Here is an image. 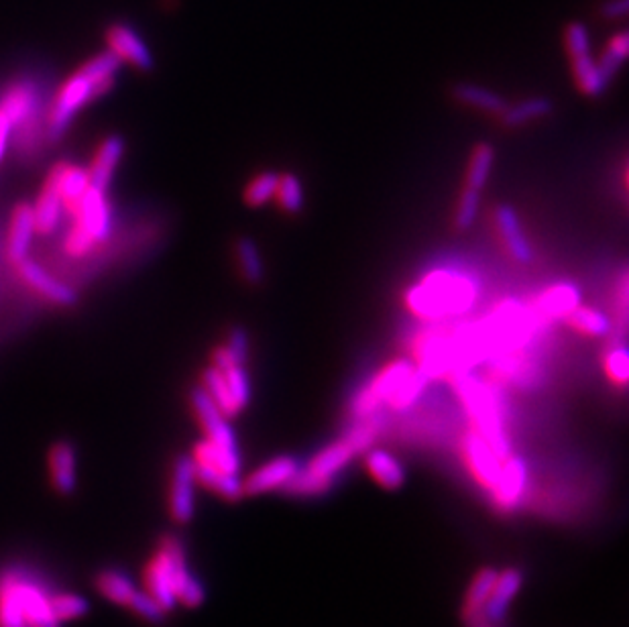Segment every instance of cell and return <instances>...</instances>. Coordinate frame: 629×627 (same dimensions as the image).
Wrapping results in <instances>:
<instances>
[{
    "mask_svg": "<svg viewBox=\"0 0 629 627\" xmlns=\"http://www.w3.org/2000/svg\"><path fill=\"white\" fill-rule=\"evenodd\" d=\"M121 68V60L112 51H104L90 62H86L74 76H70L64 86L57 92L49 114L45 135L49 141L62 139L64 133L74 123L76 114L94 98L104 96L112 86L117 72Z\"/></svg>",
    "mask_w": 629,
    "mask_h": 627,
    "instance_id": "obj_1",
    "label": "cell"
},
{
    "mask_svg": "<svg viewBox=\"0 0 629 627\" xmlns=\"http://www.w3.org/2000/svg\"><path fill=\"white\" fill-rule=\"evenodd\" d=\"M477 283L450 269L430 271L406 292V306L424 320H444L467 312L477 300Z\"/></svg>",
    "mask_w": 629,
    "mask_h": 627,
    "instance_id": "obj_2",
    "label": "cell"
},
{
    "mask_svg": "<svg viewBox=\"0 0 629 627\" xmlns=\"http://www.w3.org/2000/svg\"><path fill=\"white\" fill-rule=\"evenodd\" d=\"M452 387L473 422V430L485 438V442L497 452L499 459H507L511 454V444L503 426L501 402L493 387L475 377L469 369H459L452 373Z\"/></svg>",
    "mask_w": 629,
    "mask_h": 627,
    "instance_id": "obj_3",
    "label": "cell"
},
{
    "mask_svg": "<svg viewBox=\"0 0 629 627\" xmlns=\"http://www.w3.org/2000/svg\"><path fill=\"white\" fill-rule=\"evenodd\" d=\"M357 456L355 448L347 438H340L326 448H322L314 459L310 461L308 467H300L296 477L288 483L283 491H288L292 495H304V497H314V495H324L332 489L336 475L345 469Z\"/></svg>",
    "mask_w": 629,
    "mask_h": 627,
    "instance_id": "obj_4",
    "label": "cell"
},
{
    "mask_svg": "<svg viewBox=\"0 0 629 627\" xmlns=\"http://www.w3.org/2000/svg\"><path fill=\"white\" fill-rule=\"evenodd\" d=\"M564 43L579 90L587 96H601L607 90L609 80L591 55L589 29L583 23H570L564 33Z\"/></svg>",
    "mask_w": 629,
    "mask_h": 627,
    "instance_id": "obj_5",
    "label": "cell"
},
{
    "mask_svg": "<svg viewBox=\"0 0 629 627\" xmlns=\"http://www.w3.org/2000/svg\"><path fill=\"white\" fill-rule=\"evenodd\" d=\"M416 371V363L412 361H393L387 367H383L371 383H367L355 397L353 402V416L359 418H369L375 416L383 404L389 402V397L397 391V387L402 385L412 373Z\"/></svg>",
    "mask_w": 629,
    "mask_h": 627,
    "instance_id": "obj_6",
    "label": "cell"
},
{
    "mask_svg": "<svg viewBox=\"0 0 629 627\" xmlns=\"http://www.w3.org/2000/svg\"><path fill=\"white\" fill-rule=\"evenodd\" d=\"M7 577L29 627H62V621L55 617L51 607L53 595L43 583H39L33 575L23 573V570H9Z\"/></svg>",
    "mask_w": 629,
    "mask_h": 627,
    "instance_id": "obj_7",
    "label": "cell"
},
{
    "mask_svg": "<svg viewBox=\"0 0 629 627\" xmlns=\"http://www.w3.org/2000/svg\"><path fill=\"white\" fill-rule=\"evenodd\" d=\"M192 402V410L206 434V440H210L212 444H216L218 448L226 450V452H235L241 454L239 448V440L235 430L228 424V418L218 410V406L212 402L210 395L202 389L196 387L190 395Z\"/></svg>",
    "mask_w": 629,
    "mask_h": 627,
    "instance_id": "obj_8",
    "label": "cell"
},
{
    "mask_svg": "<svg viewBox=\"0 0 629 627\" xmlns=\"http://www.w3.org/2000/svg\"><path fill=\"white\" fill-rule=\"evenodd\" d=\"M72 216L76 218L74 228H78L94 245H100L108 239L112 231V210L104 190H96L90 186Z\"/></svg>",
    "mask_w": 629,
    "mask_h": 627,
    "instance_id": "obj_9",
    "label": "cell"
},
{
    "mask_svg": "<svg viewBox=\"0 0 629 627\" xmlns=\"http://www.w3.org/2000/svg\"><path fill=\"white\" fill-rule=\"evenodd\" d=\"M528 479H530V471H528L526 461L522 459V456L509 454L501 463V473L495 487L489 491L493 497V503L503 511L516 509L528 491Z\"/></svg>",
    "mask_w": 629,
    "mask_h": 627,
    "instance_id": "obj_10",
    "label": "cell"
},
{
    "mask_svg": "<svg viewBox=\"0 0 629 627\" xmlns=\"http://www.w3.org/2000/svg\"><path fill=\"white\" fill-rule=\"evenodd\" d=\"M145 585H147V593L165 611L176 607L178 597H176V581H174V558H171L167 540L161 542L159 550L155 552V556L145 568Z\"/></svg>",
    "mask_w": 629,
    "mask_h": 627,
    "instance_id": "obj_11",
    "label": "cell"
},
{
    "mask_svg": "<svg viewBox=\"0 0 629 627\" xmlns=\"http://www.w3.org/2000/svg\"><path fill=\"white\" fill-rule=\"evenodd\" d=\"M196 471L190 456H180L174 465L169 491V511L178 524H188L196 511Z\"/></svg>",
    "mask_w": 629,
    "mask_h": 627,
    "instance_id": "obj_12",
    "label": "cell"
},
{
    "mask_svg": "<svg viewBox=\"0 0 629 627\" xmlns=\"http://www.w3.org/2000/svg\"><path fill=\"white\" fill-rule=\"evenodd\" d=\"M463 456H465V465L469 469V473L473 475V479L487 491H491L499 479L501 473V459L497 456V452L485 442V438H481L475 430L467 432L463 438Z\"/></svg>",
    "mask_w": 629,
    "mask_h": 627,
    "instance_id": "obj_13",
    "label": "cell"
},
{
    "mask_svg": "<svg viewBox=\"0 0 629 627\" xmlns=\"http://www.w3.org/2000/svg\"><path fill=\"white\" fill-rule=\"evenodd\" d=\"M17 271L29 288L37 292L39 296H43L47 302L57 304V306H74L78 302V296L70 285L53 277L45 267H41L33 259L25 257L23 261H19Z\"/></svg>",
    "mask_w": 629,
    "mask_h": 627,
    "instance_id": "obj_14",
    "label": "cell"
},
{
    "mask_svg": "<svg viewBox=\"0 0 629 627\" xmlns=\"http://www.w3.org/2000/svg\"><path fill=\"white\" fill-rule=\"evenodd\" d=\"M106 43L121 62H129L137 70L149 72L153 68V53L145 39L129 25L117 23L106 31Z\"/></svg>",
    "mask_w": 629,
    "mask_h": 627,
    "instance_id": "obj_15",
    "label": "cell"
},
{
    "mask_svg": "<svg viewBox=\"0 0 629 627\" xmlns=\"http://www.w3.org/2000/svg\"><path fill=\"white\" fill-rule=\"evenodd\" d=\"M298 471L300 463L294 456H277V459L261 465L243 481L245 495H263L269 491L285 489Z\"/></svg>",
    "mask_w": 629,
    "mask_h": 627,
    "instance_id": "obj_16",
    "label": "cell"
},
{
    "mask_svg": "<svg viewBox=\"0 0 629 627\" xmlns=\"http://www.w3.org/2000/svg\"><path fill=\"white\" fill-rule=\"evenodd\" d=\"M39 108V92L31 82H19L0 96V114L11 123L13 129L33 123Z\"/></svg>",
    "mask_w": 629,
    "mask_h": 627,
    "instance_id": "obj_17",
    "label": "cell"
},
{
    "mask_svg": "<svg viewBox=\"0 0 629 627\" xmlns=\"http://www.w3.org/2000/svg\"><path fill=\"white\" fill-rule=\"evenodd\" d=\"M495 224H497L499 237H501L503 247L509 253V257L513 261L524 263V265L532 263L534 261V249L524 235V226H522L518 212L507 204L499 206L495 210Z\"/></svg>",
    "mask_w": 629,
    "mask_h": 627,
    "instance_id": "obj_18",
    "label": "cell"
},
{
    "mask_svg": "<svg viewBox=\"0 0 629 627\" xmlns=\"http://www.w3.org/2000/svg\"><path fill=\"white\" fill-rule=\"evenodd\" d=\"M522 585H524V575H522V570H518V568H505L503 573H497L495 585H493L491 595L487 599V605L483 609L485 623L503 621L505 613L511 607V601L518 597Z\"/></svg>",
    "mask_w": 629,
    "mask_h": 627,
    "instance_id": "obj_19",
    "label": "cell"
},
{
    "mask_svg": "<svg viewBox=\"0 0 629 627\" xmlns=\"http://www.w3.org/2000/svg\"><path fill=\"white\" fill-rule=\"evenodd\" d=\"M171 550V558H174V581H176V597L180 603H184L186 607H198L202 605V601L206 599L204 587L202 583L190 573L188 562H186V550L184 544L174 538L167 536L165 538Z\"/></svg>",
    "mask_w": 629,
    "mask_h": 627,
    "instance_id": "obj_20",
    "label": "cell"
},
{
    "mask_svg": "<svg viewBox=\"0 0 629 627\" xmlns=\"http://www.w3.org/2000/svg\"><path fill=\"white\" fill-rule=\"evenodd\" d=\"M49 473L55 491L60 495H72L78 485V461L76 448L70 442H57L49 450Z\"/></svg>",
    "mask_w": 629,
    "mask_h": 627,
    "instance_id": "obj_21",
    "label": "cell"
},
{
    "mask_svg": "<svg viewBox=\"0 0 629 627\" xmlns=\"http://www.w3.org/2000/svg\"><path fill=\"white\" fill-rule=\"evenodd\" d=\"M123 155H125V141L121 137L112 135V137L104 139L102 145L98 147L94 159H92V165L88 167L90 186L106 192Z\"/></svg>",
    "mask_w": 629,
    "mask_h": 627,
    "instance_id": "obj_22",
    "label": "cell"
},
{
    "mask_svg": "<svg viewBox=\"0 0 629 627\" xmlns=\"http://www.w3.org/2000/svg\"><path fill=\"white\" fill-rule=\"evenodd\" d=\"M31 206H33V216H35V231L39 235H51L55 228L60 226L62 214H64V202H62L60 190H57V180L53 171H49L37 202Z\"/></svg>",
    "mask_w": 629,
    "mask_h": 627,
    "instance_id": "obj_23",
    "label": "cell"
},
{
    "mask_svg": "<svg viewBox=\"0 0 629 627\" xmlns=\"http://www.w3.org/2000/svg\"><path fill=\"white\" fill-rule=\"evenodd\" d=\"M37 235L35 231V216H33V206L23 202L13 210L11 216V226H9V245H7V255L11 263H19L29 255L33 237Z\"/></svg>",
    "mask_w": 629,
    "mask_h": 627,
    "instance_id": "obj_24",
    "label": "cell"
},
{
    "mask_svg": "<svg viewBox=\"0 0 629 627\" xmlns=\"http://www.w3.org/2000/svg\"><path fill=\"white\" fill-rule=\"evenodd\" d=\"M579 304H581V292H579L577 285L556 283L538 298L532 312L542 320H556V318H564L570 310H575Z\"/></svg>",
    "mask_w": 629,
    "mask_h": 627,
    "instance_id": "obj_25",
    "label": "cell"
},
{
    "mask_svg": "<svg viewBox=\"0 0 629 627\" xmlns=\"http://www.w3.org/2000/svg\"><path fill=\"white\" fill-rule=\"evenodd\" d=\"M365 469L383 489H399L406 483V469L395 456L383 448L365 450Z\"/></svg>",
    "mask_w": 629,
    "mask_h": 627,
    "instance_id": "obj_26",
    "label": "cell"
},
{
    "mask_svg": "<svg viewBox=\"0 0 629 627\" xmlns=\"http://www.w3.org/2000/svg\"><path fill=\"white\" fill-rule=\"evenodd\" d=\"M499 570L487 566L483 570H479L477 577L473 579L467 597H465V605H463V619L469 627H481L485 625V617H483V609L487 605V599L491 595V589L495 585Z\"/></svg>",
    "mask_w": 629,
    "mask_h": 627,
    "instance_id": "obj_27",
    "label": "cell"
},
{
    "mask_svg": "<svg viewBox=\"0 0 629 627\" xmlns=\"http://www.w3.org/2000/svg\"><path fill=\"white\" fill-rule=\"evenodd\" d=\"M51 171L55 174L57 190H60L64 210H68L72 214L76 210L78 202L82 200V196L86 194V190L90 188L88 169H84L80 165H72V163H57Z\"/></svg>",
    "mask_w": 629,
    "mask_h": 627,
    "instance_id": "obj_28",
    "label": "cell"
},
{
    "mask_svg": "<svg viewBox=\"0 0 629 627\" xmlns=\"http://www.w3.org/2000/svg\"><path fill=\"white\" fill-rule=\"evenodd\" d=\"M194 471H196V481L200 485L208 487L210 491L218 493L220 497L228 501H239L245 495L243 481L239 475H231L220 469H214L208 465H196V463H194Z\"/></svg>",
    "mask_w": 629,
    "mask_h": 627,
    "instance_id": "obj_29",
    "label": "cell"
},
{
    "mask_svg": "<svg viewBox=\"0 0 629 627\" xmlns=\"http://www.w3.org/2000/svg\"><path fill=\"white\" fill-rule=\"evenodd\" d=\"M550 112H552V102L548 98H526L513 106L507 104V108L499 114V119L507 129H518L532 121L548 117Z\"/></svg>",
    "mask_w": 629,
    "mask_h": 627,
    "instance_id": "obj_30",
    "label": "cell"
},
{
    "mask_svg": "<svg viewBox=\"0 0 629 627\" xmlns=\"http://www.w3.org/2000/svg\"><path fill=\"white\" fill-rule=\"evenodd\" d=\"M566 322L568 326L585 334V336H593V338H603V336H609L613 332V322L611 318L597 310V308H591V306H577L575 310H570L566 316Z\"/></svg>",
    "mask_w": 629,
    "mask_h": 627,
    "instance_id": "obj_31",
    "label": "cell"
},
{
    "mask_svg": "<svg viewBox=\"0 0 629 627\" xmlns=\"http://www.w3.org/2000/svg\"><path fill=\"white\" fill-rule=\"evenodd\" d=\"M452 96L471 106V108H477V110H483V112H489V114H499L507 108V102L503 96L495 94L493 90L489 88H483V86H475V84H459L452 88Z\"/></svg>",
    "mask_w": 629,
    "mask_h": 627,
    "instance_id": "obj_32",
    "label": "cell"
},
{
    "mask_svg": "<svg viewBox=\"0 0 629 627\" xmlns=\"http://www.w3.org/2000/svg\"><path fill=\"white\" fill-rule=\"evenodd\" d=\"M192 461L196 465H208V467L220 469V471L231 473V475H239L241 473V454L226 452V450L218 448L216 444H212L206 438L196 444Z\"/></svg>",
    "mask_w": 629,
    "mask_h": 627,
    "instance_id": "obj_33",
    "label": "cell"
},
{
    "mask_svg": "<svg viewBox=\"0 0 629 627\" xmlns=\"http://www.w3.org/2000/svg\"><path fill=\"white\" fill-rule=\"evenodd\" d=\"M202 389L210 395L212 402L218 406V410L226 416V418H233L237 416L241 410L237 408L235 399L231 395V389H228L226 381H224V375L220 369L216 367H208L204 373H202Z\"/></svg>",
    "mask_w": 629,
    "mask_h": 627,
    "instance_id": "obj_34",
    "label": "cell"
},
{
    "mask_svg": "<svg viewBox=\"0 0 629 627\" xmlns=\"http://www.w3.org/2000/svg\"><path fill=\"white\" fill-rule=\"evenodd\" d=\"M493 161H495V149L491 143H479L469 159V167H467V176H465V188L477 190L481 192L491 176L493 169Z\"/></svg>",
    "mask_w": 629,
    "mask_h": 627,
    "instance_id": "obj_35",
    "label": "cell"
},
{
    "mask_svg": "<svg viewBox=\"0 0 629 627\" xmlns=\"http://www.w3.org/2000/svg\"><path fill=\"white\" fill-rule=\"evenodd\" d=\"M96 589L106 599L119 605H127L137 591L135 583L125 573H119V570H102L96 577Z\"/></svg>",
    "mask_w": 629,
    "mask_h": 627,
    "instance_id": "obj_36",
    "label": "cell"
},
{
    "mask_svg": "<svg viewBox=\"0 0 629 627\" xmlns=\"http://www.w3.org/2000/svg\"><path fill=\"white\" fill-rule=\"evenodd\" d=\"M237 261H239V269L241 275L251 283V285H259L265 279V263L261 257V251L257 247V243L249 237L239 239L237 243Z\"/></svg>",
    "mask_w": 629,
    "mask_h": 627,
    "instance_id": "obj_37",
    "label": "cell"
},
{
    "mask_svg": "<svg viewBox=\"0 0 629 627\" xmlns=\"http://www.w3.org/2000/svg\"><path fill=\"white\" fill-rule=\"evenodd\" d=\"M275 200L279 204V208L288 214H298L304 208V188L298 176L294 174H285L279 176L277 182V190H275Z\"/></svg>",
    "mask_w": 629,
    "mask_h": 627,
    "instance_id": "obj_38",
    "label": "cell"
},
{
    "mask_svg": "<svg viewBox=\"0 0 629 627\" xmlns=\"http://www.w3.org/2000/svg\"><path fill=\"white\" fill-rule=\"evenodd\" d=\"M428 381L430 379L426 377V373L420 371L418 365H416V371L402 385L397 387V391L389 397L387 404L393 410H408V408H412L418 402V397L422 395V391L428 385Z\"/></svg>",
    "mask_w": 629,
    "mask_h": 627,
    "instance_id": "obj_39",
    "label": "cell"
},
{
    "mask_svg": "<svg viewBox=\"0 0 629 627\" xmlns=\"http://www.w3.org/2000/svg\"><path fill=\"white\" fill-rule=\"evenodd\" d=\"M627 53H629V35L621 31L609 39L601 60L597 62L601 72L607 76V80H611L617 74L621 64L627 60Z\"/></svg>",
    "mask_w": 629,
    "mask_h": 627,
    "instance_id": "obj_40",
    "label": "cell"
},
{
    "mask_svg": "<svg viewBox=\"0 0 629 627\" xmlns=\"http://www.w3.org/2000/svg\"><path fill=\"white\" fill-rule=\"evenodd\" d=\"M277 182H279V174H275V171H263V174L255 176L245 188V202L251 208L265 206L267 202L275 198Z\"/></svg>",
    "mask_w": 629,
    "mask_h": 627,
    "instance_id": "obj_41",
    "label": "cell"
},
{
    "mask_svg": "<svg viewBox=\"0 0 629 627\" xmlns=\"http://www.w3.org/2000/svg\"><path fill=\"white\" fill-rule=\"evenodd\" d=\"M220 371L224 375L228 389H231V395L235 399L237 408L239 410L247 408L249 399H251V381H249V375L245 371V365H231V367L220 369Z\"/></svg>",
    "mask_w": 629,
    "mask_h": 627,
    "instance_id": "obj_42",
    "label": "cell"
},
{
    "mask_svg": "<svg viewBox=\"0 0 629 627\" xmlns=\"http://www.w3.org/2000/svg\"><path fill=\"white\" fill-rule=\"evenodd\" d=\"M479 206H481V198L477 190L465 188L461 194L459 204H456V214H454V226L459 231H469V228L475 224L477 214H479Z\"/></svg>",
    "mask_w": 629,
    "mask_h": 627,
    "instance_id": "obj_43",
    "label": "cell"
},
{
    "mask_svg": "<svg viewBox=\"0 0 629 627\" xmlns=\"http://www.w3.org/2000/svg\"><path fill=\"white\" fill-rule=\"evenodd\" d=\"M51 607L55 617L64 621L70 619H78L82 615L88 613V601L80 595H70V593H62V595H53L51 597Z\"/></svg>",
    "mask_w": 629,
    "mask_h": 627,
    "instance_id": "obj_44",
    "label": "cell"
},
{
    "mask_svg": "<svg viewBox=\"0 0 629 627\" xmlns=\"http://www.w3.org/2000/svg\"><path fill=\"white\" fill-rule=\"evenodd\" d=\"M605 373L611 383L625 387L629 379V355L625 345H617L605 357Z\"/></svg>",
    "mask_w": 629,
    "mask_h": 627,
    "instance_id": "obj_45",
    "label": "cell"
},
{
    "mask_svg": "<svg viewBox=\"0 0 629 627\" xmlns=\"http://www.w3.org/2000/svg\"><path fill=\"white\" fill-rule=\"evenodd\" d=\"M129 609H133L141 619L151 621V623H161L165 619V609L145 591H135V595L131 597V601L127 603Z\"/></svg>",
    "mask_w": 629,
    "mask_h": 627,
    "instance_id": "obj_46",
    "label": "cell"
},
{
    "mask_svg": "<svg viewBox=\"0 0 629 627\" xmlns=\"http://www.w3.org/2000/svg\"><path fill=\"white\" fill-rule=\"evenodd\" d=\"M224 347L239 365H245V361L249 359V334L243 328H235L231 334H228Z\"/></svg>",
    "mask_w": 629,
    "mask_h": 627,
    "instance_id": "obj_47",
    "label": "cell"
},
{
    "mask_svg": "<svg viewBox=\"0 0 629 627\" xmlns=\"http://www.w3.org/2000/svg\"><path fill=\"white\" fill-rule=\"evenodd\" d=\"M94 247H96V245H94L86 235H82V233L78 231V228H74V226H72V231L66 235V241H64V251H66L70 257H76V259L90 255Z\"/></svg>",
    "mask_w": 629,
    "mask_h": 627,
    "instance_id": "obj_48",
    "label": "cell"
},
{
    "mask_svg": "<svg viewBox=\"0 0 629 627\" xmlns=\"http://www.w3.org/2000/svg\"><path fill=\"white\" fill-rule=\"evenodd\" d=\"M617 314H619V324L621 328L625 326L627 322V273L623 271L621 273V279H619V288H617Z\"/></svg>",
    "mask_w": 629,
    "mask_h": 627,
    "instance_id": "obj_49",
    "label": "cell"
},
{
    "mask_svg": "<svg viewBox=\"0 0 629 627\" xmlns=\"http://www.w3.org/2000/svg\"><path fill=\"white\" fill-rule=\"evenodd\" d=\"M629 11V0H607L601 13L605 19H621Z\"/></svg>",
    "mask_w": 629,
    "mask_h": 627,
    "instance_id": "obj_50",
    "label": "cell"
},
{
    "mask_svg": "<svg viewBox=\"0 0 629 627\" xmlns=\"http://www.w3.org/2000/svg\"><path fill=\"white\" fill-rule=\"evenodd\" d=\"M11 133H13L11 123L3 117V114H0V161H3L5 155H7L9 141H11Z\"/></svg>",
    "mask_w": 629,
    "mask_h": 627,
    "instance_id": "obj_51",
    "label": "cell"
},
{
    "mask_svg": "<svg viewBox=\"0 0 629 627\" xmlns=\"http://www.w3.org/2000/svg\"><path fill=\"white\" fill-rule=\"evenodd\" d=\"M481 627H487V625H481Z\"/></svg>",
    "mask_w": 629,
    "mask_h": 627,
    "instance_id": "obj_52",
    "label": "cell"
}]
</instances>
